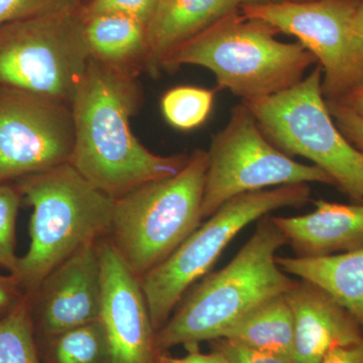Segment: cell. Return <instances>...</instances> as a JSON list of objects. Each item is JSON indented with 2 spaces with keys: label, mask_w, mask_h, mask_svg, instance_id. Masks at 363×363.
Masks as SVG:
<instances>
[{
  "label": "cell",
  "mask_w": 363,
  "mask_h": 363,
  "mask_svg": "<svg viewBox=\"0 0 363 363\" xmlns=\"http://www.w3.org/2000/svg\"><path fill=\"white\" fill-rule=\"evenodd\" d=\"M136 77L90 59L71 104L75 140L69 164L114 200L176 175L189 157L154 154L133 135L130 118L142 96Z\"/></svg>",
  "instance_id": "cell-1"
},
{
  "label": "cell",
  "mask_w": 363,
  "mask_h": 363,
  "mask_svg": "<svg viewBox=\"0 0 363 363\" xmlns=\"http://www.w3.org/2000/svg\"><path fill=\"white\" fill-rule=\"evenodd\" d=\"M285 245V235L272 216L259 219L252 238L230 262L182 298L157 332L160 352L177 345L189 347L222 338L260 305L288 293L297 281L277 262V252Z\"/></svg>",
  "instance_id": "cell-2"
},
{
  "label": "cell",
  "mask_w": 363,
  "mask_h": 363,
  "mask_svg": "<svg viewBox=\"0 0 363 363\" xmlns=\"http://www.w3.org/2000/svg\"><path fill=\"white\" fill-rule=\"evenodd\" d=\"M16 188L33 207L30 243L13 274L28 297L45 277L85 245L108 238L114 202L70 164L26 177Z\"/></svg>",
  "instance_id": "cell-3"
},
{
  "label": "cell",
  "mask_w": 363,
  "mask_h": 363,
  "mask_svg": "<svg viewBox=\"0 0 363 363\" xmlns=\"http://www.w3.org/2000/svg\"><path fill=\"white\" fill-rule=\"evenodd\" d=\"M271 26L242 13H231L169 55L162 71L183 65L204 67L217 88L242 101L290 89L305 78L317 59L300 43H284Z\"/></svg>",
  "instance_id": "cell-4"
},
{
  "label": "cell",
  "mask_w": 363,
  "mask_h": 363,
  "mask_svg": "<svg viewBox=\"0 0 363 363\" xmlns=\"http://www.w3.org/2000/svg\"><path fill=\"white\" fill-rule=\"evenodd\" d=\"M207 150L176 175L145 184L114 202L108 240L138 278L164 262L202 223Z\"/></svg>",
  "instance_id": "cell-5"
},
{
  "label": "cell",
  "mask_w": 363,
  "mask_h": 363,
  "mask_svg": "<svg viewBox=\"0 0 363 363\" xmlns=\"http://www.w3.org/2000/svg\"><path fill=\"white\" fill-rule=\"evenodd\" d=\"M320 65L290 89L245 102L267 140L288 156L309 160L344 194L363 203V152L334 123Z\"/></svg>",
  "instance_id": "cell-6"
},
{
  "label": "cell",
  "mask_w": 363,
  "mask_h": 363,
  "mask_svg": "<svg viewBox=\"0 0 363 363\" xmlns=\"http://www.w3.org/2000/svg\"><path fill=\"white\" fill-rule=\"evenodd\" d=\"M310 199L309 184H296L238 196L219 208L175 252L140 279L155 330L166 324L186 293L245 227L281 208L303 207Z\"/></svg>",
  "instance_id": "cell-7"
},
{
  "label": "cell",
  "mask_w": 363,
  "mask_h": 363,
  "mask_svg": "<svg viewBox=\"0 0 363 363\" xmlns=\"http://www.w3.org/2000/svg\"><path fill=\"white\" fill-rule=\"evenodd\" d=\"M90 59L81 7L0 26V86L71 105Z\"/></svg>",
  "instance_id": "cell-8"
},
{
  "label": "cell",
  "mask_w": 363,
  "mask_h": 363,
  "mask_svg": "<svg viewBox=\"0 0 363 363\" xmlns=\"http://www.w3.org/2000/svg\"><path fill=\"white\" fill-rule=\"evenodd\" d=\"M207 155L203 220L229 200L247 193L296 184L335 187L321 169L295 161L272 145L245 102L234 107L225 128L212 136Z\"/></svg>",
  "instance_id": "cell-9"
},
{
  "label": "cell",
  "mask_w": 363,
  "mask_h": 363,
  "mask_svg": "<svg viewBox=\"0 0 363 363\" xmlns=\"http://www.w3.org/2000/svg\"><path fill=\"white\" fill-rule=\"evenodd\" d=\"M355 0H309L240 7L241 13L264 21L277 32L293 35L317 59L322 69V92L337 101L362 78L355 52Z\"/></svg>",
  "instance_id": "cell-10"
},
{
  "label": "cell",
  "mask_w": 363,
  "mask_h": 363,
  "mask_svg": "<svg viewBox=\"0 0 363 363\" xmlns=\"http://www.w3.org/2000/svg\"><path fill=\"white\" fill-rule=\"evenodd\" d=\"M74 140L71 105L0 86V184L68 164Z\"/></svg>",
  "instance_id": "cell-11"
},
{
  "label": "cell",
  "mask_w": 363,
  "mask_h": 363,
  "mask_svg": "<svg viewBox=\"0 0 363 363\" xmlns=\"http://www.w3.org/2000/svg\"><path fill=\"white\" fill-rule=\"evenodd\" d=\"M101 264L99 321L109 350V363H159L162 353L140 278L108 240L98 242Z\"/></svg>",
  "instance_id": "cell-12"
},
{
  "label": "cell",
  "mask_w": 363,
  "mask_h": 363,
  "mask_svg": "<svg viewBox=\"0 0 363 363\" xmlns=\"http://www.w3.org/2000/svg\"><path fill=\"white\" fill-rule=\"evenodd\" d=\"M98 242L80 248L55 267L28 297L37 340L99 320L102 281Z\"/></svg>",
  "instance_id": "cell-13"
},
{
  "label": "cell",
  "mask_w": 363,
  "mask_h": 363,
  "mask_svg": "<svg viewBox=\"0 0 363 363\" xmlns=\"http://www.w3.org/2000/svg\"><path fill=\"white\" fill-rule=\"evenodd\" d=\"M286 298L294 317V362L319 363L334 348L363 340L359 325L317 286L300 279Z\"/></svg>",
  "instance_id": "cell-14"
},
{
  "label": "cell",
  "mask_w": 363,
  "mask_h": 363,
  "mask_svg": "<svg viewBox=\"0 0 363 363\" xmlns=\"http://www.w3.org/2000/svg\"><path fill=\"white\" fill-rule=\"evenodd\" d=\"M272 220L296 257H327L363 247V203L317 200L309 213L274 216Z\"/></svg>",
  "instance_id": "cell-15"
},
{
  "label": "cell",
  "mask_w": 363,
  "mask_h": 363,
  "mask_svg": "<svg viewBox=\"0 0 363 363\" xmlns=\"http://www.w3.org/2000/svg\"><path fill=\"white\" fill-rule=\"evenodd\" d=\"M240 9V0H162L147 26L145 70L156 77L169 55Z\"/></svg>",
  "instance_id": "cell-16"
},
{
  "label": "cell",
  "mask_w": 363,
  "mask_h": 363,
  "mask_svg": "<svg viewBox=\"0 0 363 363\" xmlns=\"http://www.w3.org/2000/svg\"><path fill=\"white\" fill-rule=\"evenodd\" d=\"M284 272L323 290L363 329V247L327 257H277Z\"/></svg>",
  "instance_id": "cell-17"
},
{
  "label": "cell",
  "mask_w": 363,
  "mask_h": 363,
  "mask_svg": "<svg viewBox=\"0 0 363 363\" xmlns=\"http://www.w3.org/2000/svg\"><path fill=\"white\" fill-rule=\"evenodd\" d=\"M84 35L91 59L136 76L145 70L147 26L140 21L121 14H84Z\"/></svg>",
  "instance_id": "cell-18"
},
{
  "label": "cell",
  "mask_w": 363,
  "mask_h": 363,
  "mask_svg": "<svg viewBox=\"0 0 363 363\" xmlns=\"http://www.w3.org/2000/svg\"><path fill=\"white\" fill-rule=\"evenodd\" d=\"M222 338L293 359L294 317L286 294L260 305L233 325Z\"/></svg>",
  "instance_id": "cell-19"
},
{
  "label": "cell",
  "mask_w": 363,
  "mask_h": 363,
  "mask_svg": "<svg viewBox=\"0 0 363 363\" xmlns=\"http://www.w3.org/2000/svg\"><path fill=\"white\" fill-rule=\"evenodd\" d=\"M42 363H109V350L99 320L37 340Z\"/></svg>",
  "instance_id": "cell-20"
},
{
  "label": "cell",
  "mask_w": 363,
  "mask_h": 363,
  "mask_svg": "<svg viewBox=\"0 0 363 363\" xmlns=\"http://www.w3.org/2000/svg\"><path fill=\"white\" fill-rule=\"evenodd\" d=\"M0 363H42L28 297L0 319Z\"/></svg>",
  "instance_id": "cell-21"
},
{
  "label": "cell",
  "mask_w": 363,
  "mask_h": 363,
  "mask_svg": "<svg viewBox=\"0 0 363 363\" xmlns=\"http://www.w3.org/2000/svg\"><path fill=\"white\" fill-rule=\"evenodd\" d=\"M214 96L215 90L177 86L162 95V116L177 130H194L202 125L211 113Z\"/></svg>",
  "instance_id": "cell-22"
},
{
  "label": "cell",
  "mask_w": 363,
  "mask_h": 363,
  "mask_svg": "<svg viewBox=\"0 0 363 363\" xmlns=\"http://www.w3.org/2000/svg\"><path fill=\"white\" fill-rule=\"evenodd\" d=\"M21 195L16 186L0 184V269L16 274L20 257L16 255V229Z\"/></svg>",
  "instance_id": "cell-23"
},
{
  "label": "cell",
  "mask_w": 363,
  "mask_h": 363,
  "mask_svg": "<svg viewBox=\"0 0 363 363\" xmlns=\"http://www.w3.org/2000/svg\"><path fill=\"white\" fill-rule=\"evenodd\" d=\"M81 0H0V26L80 9Z\"/></svg>",
  "instance_id": "cell-24"
},
{
  "label": "cell",
  "mask_w": 363,
  "mask_h": 363,
  "mask_svg": "<svg viewBox=\"0 0 363 363\" xmlns=\"http://www.w3.org/2000/svg\"><path fill=\"white\" fill-rule=\"evenodd\" d=\"M159 0H92L85 7V16L121 14L143 23L145 26L154 16Z\"/></svg>",
  "instance_id": "cell-25"
},
{
  "label": "cell",
  "mask_w": 363,
  "mask_h": 363,
  "mask_svg": "<svg viewBox=\"0 0 363 363\" xmlns=\"http://www.w3.org/2000/svg\"><path fill=\"white\" fill-rule=\"evenodd\" d=\"M212 348L221 351L229 363H295L292 358L267 352L228 338L211 341Z\"/></svg>",
  "instance_id": "cell-26"
},
{
  "label": "cell",
  "mask_w": 363,
  "mask_h": 363,
  "mask_svg": "<svg viewBox=\"0 0 363 363\" xmlns=\"http://www.w3.org/2000/svg\"><path fill=\"white\" fill-rule=\"evenodd\" d=\"M327 106L333 117L334 123L342 135L357 150L363 152V119L354 112L335 101L326 100Z\"/></svg>",
  "instance_id": "cell-27"
},
{
  "label": "cell",
  "mask_w": 363,
  "mask_h": 363,
  "mask_svg": "<svg viewBox=\"0 0 363 363\" xmlns=\"http://www.w3.org/2000/svg\"><path fill=\"white\" fill-rule=\"evenodd\" d=\"M26 297L13 274H0V319L20 306Z\"/></svg>",
  "instance_id": "cell-28"
},
{
  "label": "cell",
  "mask_w": 363,
  "mask_h": 363,
  "mask_svg": "<svg viewBox=\"0 0 363 363\" xmlns=\"http://www.w3.org/2000/svg\"><path fill=\"white\" fill-rule=\"evenodd\" d=\"M188 353L183 357H174L168 353H162L159 362L161 363H229L221 351L214 350L210 353H203L198 345L189 346Z\"/></svg>",
  "instance_id": "cell-29"
},
{
  "label": "cell",
  "mask_w": 363,
  "mask_h": 363,
  "mask_svg": "<svg viewBox=\"0 0 363 363\" xmlns=\"http://www.w3.org/2000/svg\"><path fill=\"white\" fill-rule=\"evenodd\" d=\"M319 363H363V340L334 348Z\"/></svg>",
  "instance_id": "cell-30"
},
{
  "label": "cell",
  "mask_w": 363,
  "mask_h": 363,
  "mask_svg": "<svg viewBox=\"0 0 363 363\" xmlns=\"http://www.w3.org/2000/svg\"><path fill=\"white\" fill-rule=\"evenodd\" d=\"M335 102L343 105L363 119V76L350 92Z\"/></svg>",
  "instance_id": "cell-31"
},
{
  "label": "cell",
  "mask_w": 363,
  "mask_h": 363,
  "mask_svg": "<svg viewBox=\"0 0 363 363\" xmlns=\"http://www.w3.org/2000/svg\"><path fill=\"white\" fill-rule=\"evenodd\" d=\"M353 33L358 65L363 72V1L358 2L353 20Z\"/></svg>",
  "instance_id": "cell-32"
},
{
  "label": "cell",
  "mask_w": 363,
  "mask_h": 363,
  "mask_svg": "<svg viewBox=\"0 0 363 363\" xmlns=\"http://www.w3.org/2000/svg\"><path fill=\"white\" fill-rule=\"evenodd\" d=\"M288 0H240V7L269 6V4H281Z\"/></svg>",
  "instance_id": "cell-33"
},
{
  "label": "cell",
  "mask_w": 363,
  "mask_h": 363,
  "mask_svg": "<svg viewBox=\"0 0 363 363\" xmlns=\"http://www.w3.org/2000/svg\"><path fill=\"white\" fill-rule=\"evenodd\" d=\"M294 1H309V0H294Z\"/></svg>",
  "instance_id": "cell-34"
},
{
  "label": "cell",
  "mask_w": 363,
  "mask_h": 363,
  "mask_svg": "<svg viewBox=\"0 0 363 363\" xmlns=\"http://www.w3.org/2000/svg\"><path fill=\"white\" fill-rule=\"evenodd\" d=\"M160 1H162V0H159V2H160Z\"/></svg>",
  "instance_id": "cell-35"
},
{
  "label": "cell",
  "mask_w": 363,
  "mask_h": 363,
  "mask_svg": "<svg viewBox=\"0 0 363 363\" xmlns=\"http://www.w3.org/2000/svg\"><path fill=\"white\" fill-rule=\"evenodd\" d=\"M159 363H161V362H159Z\"/></svg>",
  "instance_id": "cell-36"
}]
</instances>
